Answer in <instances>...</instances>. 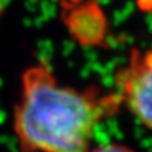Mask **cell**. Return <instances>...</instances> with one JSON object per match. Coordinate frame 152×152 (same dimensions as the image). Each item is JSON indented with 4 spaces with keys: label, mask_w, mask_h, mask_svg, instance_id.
Here are the masks:
<instances>
[{
    "label": "cell",
    "mask_w": 152,
    "mask_h": 152,
    "mask_svg": "<svg viewBox=\"0 0 152 152\" xmlns=\"http://www.w3.org/2000/svg\"><path fill=\"white\" fill-rule=\"evenodd\" d=\"M88 152H133L131 148L118 143H108L103 146H98L94 148H90Z\"/></svg>",
    "instance_id": "3"
},
{
    "label": "cell",
    "mask_w": 152,
    "mask_h": 152,
    "mask_svg": "<svg viewBox=\"0 0 152 152\" xmlns=\"http://www.w3.org/2000/svg\"><path fill=\"white\" fill-rule=\"evenodd\" d=\"M119 103L118 94L58 84L45 61L32 65L13 112L18 152H88L95 127Z\"/></svg>",
    "instance_id": "1"
},
{
    "label": "cell",
    "mask_w": 152,
    "mask_h": 152,
    "mask_svg": "<svg viewBox=\"0 0 152 152\" xmlns=\"http://www.w3.org/2000/svg\"><path fill=\"white\" fill-rule=\"evenodd\" d=\"M118 96L129 112L152 131V51L133 52L117 75Z\"/></svg>",
    "instance_id": "2"
}]
</instances>
